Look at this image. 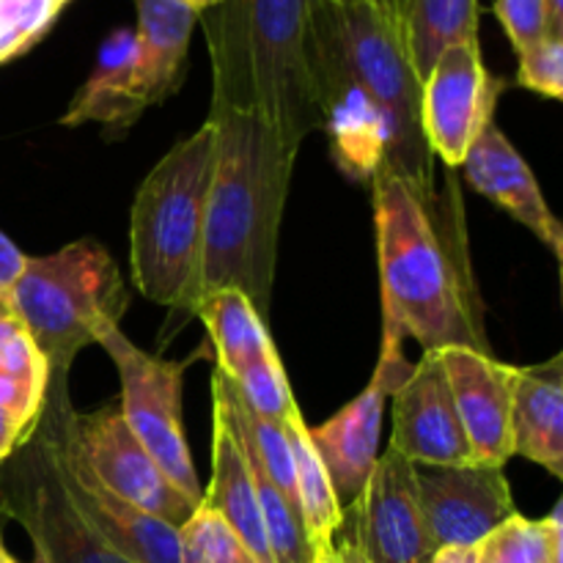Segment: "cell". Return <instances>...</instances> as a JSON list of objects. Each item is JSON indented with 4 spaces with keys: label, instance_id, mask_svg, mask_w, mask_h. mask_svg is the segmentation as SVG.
Here are the masks:
<instances>
[{
    "label": "cell",
    "instance_id": "11",
    "mask_svg": "<svg viewBox=\"0 0 563 563\" xmlns=\"http://www.w3.org/2000/svg\"><path fill=\"white\" fill-rule=\"evenodd\" d=\"M500 88L504 82L484 66L478 42L445 49L421 82V126L429 152L449 168H460L484 126L493 124Z\"/></svg>",
    "mask_w": 563,
    "mask_h": 563
},
{
    "label": "cell",
    "instance_id": "6",
    "mask_svg": "<svg viewBox=\"0 0 563 563\" xmlns=\"http://www.w3.org/2000/svg\"><path fill=\"white\" fill-rule=\"evenodd\" d=\"M5 306L47 361L49 377H69L77 352L121 322L130 295L113 256L99 242L77 240L25 258Z\"/></svg>",
    "mask_w": 563,
    "mask_h": 563
},
{
    "label": "cell",
    "instance_id": "37",
    "mask_svg": "<svg viewBox=\"0 0 563 563\" xmlns=\"http://www.w3.org/2000/svg\"><path fill=\"white\" fill-rule=\"evenodd\" d=\"M548 16H550V33L563 36V0H548Z\"/></svg>",
    "mask_w": 563,
    "mask_h": 563
},
{
    "label": "cell",
    "instance_id": "16",
    "mask_svg": "<svg viewBox=\"0 0 563 563\" xmlns=\"http://www.w3.org/2000/svg\"><path fill=\"white\" fill-rule=\"evenodd\" d=\"M440 361L473 454L482 465L504 467L515 456L511 394H515L517 366H506L489 352L465 350V346L440 350Z\"/></svg>",
    "mask_w": 563,
    "mask_h": 563
},
{
    "label": "cell",
    "instance_id": "17",
    "mask_svg": "<svg viewBox=\"0 0 563 563\" xmlns=\"http://www.w3.org/2000/svg\"><path fill=\"white\" fill-rule=\"evenodd\" d=\"M462 168H465V179L471 181V187H476L484 198L506 209L517 223L531 229L553 251V256L561 258L563 229L559 218L550 212L531 165L522 159V154L511 146V141L498 126H484Z\"/></svg>",
    "mask_w": 563,
    "mask_h": 563
},
{
    "label": "cell",
    "instance_id": "9",
    "mask_svg": "<svg viewBox=\"0 0 563 563\" xmlns=\"http://www.w3.org/2000/svg\"><path fill=\"white\" fill-rule=\"evenodd\" d=\"M3 462L11 467L0 493V515L25 528L36 563H130L71 509L36 432Z\"/></svg>",
    "mask_w": 563,
    "mask_h": 563
},
{
    "label": "cell",
    "instance_id": "2",
    "mask_svg": "<svg viewBox=\"0 0 563 563\" xmlns=\"http://www.w3.org/2000/svg\"><path fill=\"white\" fill-rule=\"evenodd\" d=\"M372 192L383 335L416 339L423 352H489L467 264L438 231L432 201L385 168L372 176Z\"/></svg>",
    "mask_w": 563,
    "mask_h": 563
},
{
    "label": "cell",
    "instance_id": "36",
    "mask_svg": "<svg viewBox=\"0 0 563 563\" xmlns=\"http://www.w3.org/2000/svg\"><path fill=\"white\" fill-rule=\"evenodd\" d=\"M432 563H476V548H440L434 550Z\"/></svg>",
    "mask_w": 563,
    "mask_h": 563
},
{
    "label": "cell",
    "instance_id": "24",
    "mask_svg": "<svg viewBox=\"0 0 563 563\" xmlns=\"http://www.w3.org/2000/svg\"><path fill=\"white\" fill-rule=\"evenodd\" d=\"M478 0H405L407 47L418 80H427L449 47L478 42Z\"/></svg>",
    "mask_w": 563,
    "mask_h": 563
},
{
    "label": "cell",
    "instance_id": "30",
    "mask_svg": "<svg viewBox=\"0 0 563 563\" xmlns=\"http://www.w3.org/2000/svg\"><path fill=\"white\" fill-rule=\"evenodd\" d=\"M520 69H517V82L522 88L542 97L561 99L563 97V36H544L537 44L517 53Z\"/></svg>",
    "mask_w": 563,
    "mask_h": 563
},
{
    "label": "cell",
    "instance_id": "28",
    "mask_svg": "<svg viewBox=\"0 0 563 563\" xmlns=\"http://www.w3.org/2000/svg\"><path fill=\"white\" fill-rule=\"evenodd\" d=\"M69 0H0V64L31 49Z\"/></svg>",
    "mask_w": 563,
    "mask_h": 563
},
{
    "label": "cell",
    "instance_id": "5",
    "mask_svg": "<svg viewBox=\"0 0 563 563\" xmlns=\"http://www.w3.org/2000/svg\"><path fill=\"white\" fill-rule=\"evenodd\" d=\"M214 154V126L207 119L154 165L132 203V284L170 311L196 308Z\"/></svg>",
    "mask_w": 563,
    "mask_h": 563
},
{
    "label": "cell",
    "instance_id": "40",
    "mask_svg": "<svg viewBox=\"0 0 563 563\" xmlns=\"http://www.w3.org/2000/svg\"><path fill=\"white\" fill-rule=\"evenodd\" d=\"M9 311V306H5V300H3V295H0V313H5Z\"/></svg>",
    "mask_w": 563,
    "mask_h": 563
},
{
    "label": "cell",
    "instance_id": "32",
    "mask_svg": "<svg viewBox=\"0 0 563 563\" xmlns=\"http://www.w3.org/2000/svg\"><path fill=\"white\" fill-rule=\"evenodd\" d=\"M42 405L44 396L33 394L25 385L14 383V379L0 374V410H3L5 416H11L16 423H22V427L33 432V427H36L38 421V412H42Z\"/></svg>",
    "mask_w": 563,
    "mask_h": 563
},
{
    "label": "cell",
    "instance_id": "38",
    "mask_svg": "<svg viewBox=\"0 0 563 563\" xmlns=\"http://www.w3.org/2000/svg\"><path fill=\"white\" fill-rule=\"evenodd\" d=\"M181 3H187V5H190V9H196L198 14H203V11L214 9V5H220V3H223V0H181Z\"/></svg>",
    "mask_w": 563,
    "mask_h": 563
},
{
    "label": "cell",
    "instance_id": "10",
    "mask_svg": "<svg viewBox=\"0 0 563 563\" xmlns=\"http://www.w3.org/2000/svg\"><path fill=\"white\" fill-rule=\"evenodd\" d=\"M412 363L401 355V341L383 335V352L372 374V383L335 412L322 427H308L313 451L328 471L341 511L361 498L368 476L379 460V434H383L385 401L410 377Z\"/></svg>",
    "mask_w": 563,
    "mask_h": 563
},
{
    "label": "cell",
    "instance_id": "14",
    "mask_svg": "<svg viewBox=\"0 0 563 563\" xmlns=\"http://www.w3.org/2000/svg\"><path fill=\"white\" fill-rule=\"evenodd\" d=\"M416 487L434 550L476 548L517 515L504 467L416 465Z\"/></svg>",
    "mask_w": 563,
    "mask_h": 563
},
{
    "label": "cell",
    "instance_id": "20",
    "mask_svg": "<svg viewBox=\"0 0 563 563\" xmlns=\"http://www.w3.org/2000/svg\"><path fill=\"white\" fill-rule=\"evenodd\" d=\"M143 115L135 99V31L110 33L99 47L97 66L71 99L60 124L80 126L88 121L126 132Z\"/></svg>",
    "mask_w": 563,
    "mask_h": 563
},
{
    "label": "cell",
    "instance_id": "27",
    "mask_svg": "<svg viewBox=\"0 0 563 563\" xmlns=\"http://www.w3.org/2000/svg\"><path fill=\"white\" fill-rule=\"evenodd\" d=\"M229 379L236 388V394H240V399L245 401L256 416L267 418V421L284 423L291 412L300 410L295 396H291L289 379H286L284 363H280L278 352L264 357V361L253 363L245 372Z\"/></svg>",
    "mask_w": 563,
    "mask_h": 563
},
{
    "label": "cell",
    "instance_id": "35",
    "mask_svg": "<svg viewBox=\"0 0 563 563\" xmlns=\"http://www.w3.org/2000/svg\"><path fill=\"white\" fill-rule=\"evenodd\" d=\"M27 434H31V429H25L22 423H16L14 418L0 410V460H9L25 443Z\"/></svg>",
    "mask_w": 563,
    "mask_h": 563
},
{
    "label": "cell",
    "instance_id": "15",
    "mask_svg": "<svg viewBox=\"0 0 563 563\" xmlns=\"http://www.w3.org/2000/svg\"><path fill=\"white\" fill-rule=\"evenodd\" d=\"M390 399L394 429L388 449L412 465H476L440 352H423Z\"/></svg>",
    "mask_w": 563,
    "mask_h": 563
},
{
    "label": "cell",
    "instance_id": "29",
    "mask_svg": "<svg viewBox=\"0 0 563 563\" xmlns=\"http://www.w3.org/2000/svg\"><path fill=\"white\" fill-rule=\"evenodd\" d=\"M0 374L25 385L33 394H47V361L36 350L27 330L11 311L0 313Z\"/></svg>",
    "mask_w": 563,
    "mask_h": 563
},
{
    "label": "cell",
    "instance_id": "8",
    "mask_svg": "<svg viewBox=\"0 0 563 563\" xmlns=\"http://www.w3.org/2000/svg\"><path fill=\"white\" fill-rule=\"evenodd\" d=\"M97 344L108 352L119 372V410L130 432L141 440L168 482L201 506L203 487L181 429V379L190 361H163L148 355L126 339L119 324L102 330Z\"/></svg>",
    "mask_w": 563,
    "mask_h": 563
},
{
    "label": "cell",
    "instance_id": "41",
    "mask_svg": "<svg viewBox=\"0 0 563 563\" xmlns=\"http://www.w3.org/2000/svg\"><path fill=\"white\" fill-rule=\"evenodd\" d=\"M0 465H3V460H0Z\"/></svg>",
    "mask_w": 563,
    "mask_h": 563
},
{
    "label": "cell",
    "instance_id": "34",
    "mask_svg": "<svg viewBox=\"0 0 563 563\" xmlns=\"http://www.w3.org/2000/svg\"><path fill=\"white\" fill-rule=\"evenodd\" d=\"M319 563H368L366 555L361 553V548L355 544V539L346 537L344 531L335 533L333 548L328 553L319 555Z\"/></svg>",
    "mask_w": 563,
    "mask_h": 563
},
{
    "label": "cell",
    "instance_id": "31",
    "mask_svg": "<svg viewBox=\"0 0 563 563\" xmlns=\"http://www.w3.org/2000/svg\"><path fill=\"white\" fill-rule=\"evenodd\" d=\"M495 16L504 25L517 53L550 36L548 0H495Z\"/></svg>",
    "mask_w": 563,
    "mask_h": 563
},
{
    "label": "cell",
    "instance_id": "18",
    "mask_svg": "<svg viewBox=\"0 0 563 563\" xmlns=\"http://www.w3.org/2000/svg\"><path fill=\"white\" fill-rule=\"evenodd\" d=\"M135 99L146 113L179 88L198 14L181 0H135Z\"/></svg>",
    "mask_w": 563,
    "mask_h": 563
},
{
    "label": "cell",
    "instance_id": "21",
    "mask_svg": "<svg viewBox=\"0 0 563 563\" xmlns=\"http://www.w3.org/2000/svg\"><path fill=\"white\" fill-rule=\"evenodd\" d=\"M201 504L212 506L231 528L242 537V542L256 553L262 563H273L267 531H264L262 511H258L256 489H253L251 471L234 434L229 432L223 418L212 410V482L203 493Z\"/></svg>",
    "mask_w": 563,
    "mask_h": 563
},
{
    "label": "cell",
    "instance_id": "13",
    "mask_svg": "<svg viewBox=\"0 0 563 563\" xmlns=\"http://www.w3.org/2000/svg\"><path fill=\"white\" fill-rule=\"evenodd\" d=\"M71 432H75L77 449L82 451L88 467L97 473L99 482L146 515L157 517L179 531L198 509L159 471L141 440L130 432L119 407H102L91 416L75 412Z\"/></svg>",
    "mask_w": 563,
    "mask_h": 563
},
{
    "label": "cell",
    "instance_id": "23",
    "mask_svg": "<svg viewBox=\"0 0 563 563\" xmlns=\"http://www.w3.org/2000/svg\"><path fill=\"white\" fill-rule=\"evenodd\" d=\"M286 440H289L291 465H295V489H297V506H300L302 526H306L308 542L317 550V555L328 553L333 548V539L341 528V511L339 498L333 493L328 471L319 462L317 451H313L311 438H308V423L302 421V412H291L284 423Z\"/></svg>",
    "mask_w": 563,
    "mask_h": 563
},
{
    "label": "cell",
    "instance_id": "1",
    "mask_svg": "<svg viewBox=\"0 0 563 563\" xmlns=\"http://www.w3.org/2000/svg\"><path fill=\"white\" fill-rule=\"evenodd\" d=\"M214 174L209 187L196 306L214 289H240L267 322L278 236L297 148L253 110L212 102ZM196 311V308H192Z\"/></svg>",
    "mask_w": 563,
    "mask_h": 563
},
{
    "label": "cell",
    "instance_id": "25",
    "mask_svg": "<svg viewBox=\"0 0 563 563\" xmlns=\"http://www.w3.org/2000/svg\"><path fill=\"white\" fill-rule=\"evenodd\" d=\"M476 563H563V500L542 520L509 517L476 544Z\"/></svg>",
    "mask_w": 563,
    "mask_h": 563
},
{
    "label": "cell",
    "instance_id": "22",
    "mask_svg": "<svg viewBox=\"0 0 563 563\" xmlns=\"http://www.w3.org/2000/svg\"><path fill=\"white\" fill-rule=\"evenodd\" d=\"M192 313L207 328L218 352V368L225 377H236L247 366L278 352L267 333V322L240 289L209 291Z\"/></svg>",
    "mask_w": 563,
    "mask_h": 563
},
{
    "label": "cell",
    "instance_id": "33",
    "mask_svg": "<svg viewBox=\"0 0 563 563\" xmlns=\"http://www.w3.org/2000/svg\"><path fill=\"white\" fill-rule=\"evenodd\" d=\"M25 253L0 231V295H3V300L11 286H14V280L20 278L22 267H25Z\"/></svg>",
    "mask_w": 563,
    "mask_h": 563
},
{
    "label": "cell",
    "instance_id": "3",
    "mask_svg": "<svg viewBox=\"0 0 563 563\" xmlns=\"http://www.w3.org/2000/svg\"><path fill=\"white\" fill-rule=\"evenodd\" d=\"M198 22L212 58V102L253 110L300 152L322 130L308 0H223Z\"/></svg>",
    "mask_w": 563,
    "mask_h": 563
},
{
    "label": "cell",
    "instance_id": "19",
    "mask_svg": "<svg viewBox=\"0 0 563 563\" xmlns=\"http://www.w3.org/2000/svg\"><path fill=\"white\" fill-rule=\"evenodd\" d=\"M515 454L563 478V355L515 372L511 394Z\"/></svg>",
    "mask_w": 563,
    "mask_h": 563
},
{
    "label": "cell",
    "instance_id": "4",
    "mask_svg": "<svg viewBox=\"0 0 563 563\" xmlns=\"http://www.w3.org/2000/svg\"><path fill=\"white\" fill-rule=\"evenodd\" d=\"M317 69L355 82L390 132L385 170L423 201L434 196V165L421 126V80L410 60L405 0H308Z\"/></svg>",
    "mask_w": 563,
    "mask_h": 563
},
{
    "label": "cell",
    "instance_id": "12",
    "mask_svg": "<svg viewBox=\"0 0 563 563\" xmlns=\"http://www.w3.org/2000/svg\"><path fill=\"white\" fill-rule=\"evenodd\" d=\"M339 531L355 539L368 563H432L434 544L418 504L416 465L394 449L385 451Z\"/></svg>",
    "mask_w": 563,
    "mask_h": 563
},
{
    "label": "cell",
    "instance_id": "7",
    "mask_svg": "<svg viewBox=\"0 0 563 563\" xmlns=\"http://www.w3.org/2000/svg\"><path fill=\"white\" fill-rule=\"evenodd\" d=\"M71 421L75 407L66 396V377H49L33 432L42 440L71 509L113 553L130 563H181L179 531L99 482L82 451L77 449Z\"/></svg>",
    "mask_w": 563,
    "mask_h": 563
},
{
    "label": "cell",
    "instance_id": "42",
    "mask_svg": "<svg viewBox=\"0 0 563 563\" xmlns=\"http://www.w3.org/2000/svg\"><path fill=\"white\" fill-rule=\"evenodd\" d=\"M0 520H3V515H0Z\"/></svg>",
    "mask_w": 563,
    "mask_h": 563
},
{
    "label": "cell",
    "instance_id": "26",
    "mask_svg": "<svg viewBox=\"0 0 563 563\" xmlns=\"http://www.w3.org/2000/svg\"><path fill=\"white\" fill-rule=\"evenodd\" d=\"M181 563H262L240 533L212 509L201 504L179 528Z\"/></svg>",
    "mask_w": 563,
    "mask_h": 563
},
{
    "label": "cell",
    "instance_id": "39",
    "mask_svg": "<svg viewBox=\"0 0 563 563\" xmlns=\"http://www.w3.org/2000/svg\"><path fill=\"white\" fill-rule=\"evenodd\" d=\"M3 522V520H0ZM0 563H22V561H16L14 555L9 553V548H5V542H3V526H0Z\"/></svg>",
    "mask_w": 563,
    "mask_h": 563
}]
</instances>
